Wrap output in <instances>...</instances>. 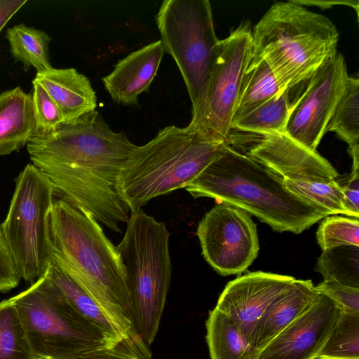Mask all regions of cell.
<instances>
[{"label":"cell","mask_w":359,"mask_h":359,"mask_svg":"<svg viewBox=\"0 0 359 359\" xmlns=\"http://www.w3.org/2000/svg\"><path fill=\"white\" fill-rule=\"evenodd\" d=\"M316 288L330 297L341 311L359 313V288L332 281H323Z\"/></svg>","instance_id":"4dcf8cb0"},{"label":"cell","mask_w":359,"mask_h":359,"mask_svg":"<svg viewBox=\"0 0 359 359\" xmlns=\"http://www.w3.org/2000/svg\"><path fill=\"white\" fill-rule=\"evenodd\" d=\"M20 280L0 224V292L15 288Z\"/></svg>","instance_id":"1f68e13d"},{"label":"cell","mask_w":359,"mask_h":359,"mask_svg":"<svg viewBox=\"0 0 359 359\" xmlns=\"http://www.w3.org/2000/svg\"><path fill=\"white\" fill-rule=\"evenodd\" d=\"M318 292L311 280L296 279L280 292L257 321L254 339L257 351L305 312Z\"/></svg>","instance_id":"e0dca14e"},{"label":"cell","mask_w":359,"mask_h":359,"mask_svg":"<svg viewBox=\"0 0 359 359\" xmlns=\"http://www.w3.org/2000/svg\"><path fill=\"white\" fill-rule=\"evenodd\" d=\"M285 90L265 61L249 63L241 82L232 124Z\"/></svg>","instance_id":"44dd1931"},{"label":"cell","mask_w":359,"mask_h":359,"mask_svg":"<svg viewBox=\"0 0 359 359\" xmlns=\"http://www.w3.org/2000/svg\"><path fill=\"white\" fill-rule=\"evenodd\" d=\"M292 102L285 90L235 121L232 130L255 134L285 133Z\"/></svg>","instance_id":"cb8c5ba5"},{"label":"cell","mask_w":359,"mask_h":359,"mask_svg":"<svg viewBox=\"0 0 359 359\" xmlns=\"http://www.w3.org/2000/svg\"><path fill=\"white\" fill-rule=\"evenodd\" d=\"M206 341L210 359H255L257 350L241 333L238 326L215 308L205 323Z\"/></svg>","instance_id":"ffe728a7"},{"label":"cell","mask_w":359,"mask_h":359,"mask_svg":"<svg viewBox=\"0 0 359 359\" xmlns=\"http://www.w3.org/2000/svg\"><path fill=\"white\" fill-rule=\"evenodd\" d=\"M15 181L1 226L20 278L32 285L44 276L50 263V216L55 192L48 177L32 163Z\"/></svg>","instance_id":"ba28073f"},{"label":"cell","mask_w":359,"mask_h":359,"mask_svg":"<svg viewBox=\"0 0 359 359\" xmlns=\"http://www.w3.org/2000/svg\"><path fill=\"white\" fill-rule=\"evenodd\" d=\"M46 273L68 302L99 327L115 347L120 348L121 338L118 331L88 294L52 260Z\"/></svg>","instance_id":"7402d4cb"},{"label":"cell","mask_w":359,"mask_h":359,"mask_svg":"<svg viewBox=\"0 0 359 359\" xmlns=\"http://www.w3.org/2000/svg\"><path fill=\"white\" fill-rule=\"evenodd\" d=\"M26 3L27 1L22 0H0V32Z\"/></svg>","instance_id":"e575fe53"},{"label":"cell","mask_w":359,"mask_h":359,"mask_svg":"<svg viewBox=\"0 0 359 359\" xmlns=\"http://www.w3.org/2000/svg\"><path fill=\"white\" fill-rule=\"evenodd\" d=\"M341 311L319 292L306 311L259 351L255 359H317Z\"/></svg>","instance_id":"5bb4252c"},{"label":"cell","mask_w":359,"mask_h":359,"mask_svg":"<svg viewBox=\"0 0 359 359\" xmlns=\"http://www.w3.org/2000/svg\"><path fill=\"white\" fill-rule=\"evenodd\" d=\"M32 84V98L36 122V135L50 133L63 123L61 112L40 83L33 80Z\"/></svg>","instance_id":"f546056e"},{"label":"cell","mask_w":359,"mask_h":359,"mask_svg":"<svg viewBox=\"0 0 359 359\" xmlns=\"http://www.w3.org/2000/svg\"><path fill=\"white\" fill-rule=\"evenodd\" d=\"M323 281L359 288V247L346 245L323 250L315 268Z\"/></svg>","instance_id":"484cf974"},{"label":"cell","mask_w":359,"mask_h":359,"mask_svg":"<svg viewBox=\"0 0 359 359\" xmlns=\"http://www.w3.org/2000/svg\"><path fill=\"white\" fill-rule=\"evenodd\" d=\"M294 279L263 271L247 273L227 283L215 308L236 323L254 347L257 321L272 301Z\"/></svg>","instance_id":"9a60e30c"},{"label":"cell","mask_w":359,"mask_h":359,"mask_svg":"<svg viewBox=\"0 0 359 359\" xmlns=\"http://www.w3.org/2000/svg\"><path fill=\"white\" fill-rule=\"evenodd\" d=\"M196 234L204 258L222 276L241 274L257 257L256 224L232 205L218 203L200 221Z\"/></svg>","instance_id":"7c38bea8"},{"label":"cell","mask_w":359,"mask_h":359,"mask_svg":"<svg viewBox=\"0 0 359 359\" xmlns=\"http://www.w3.org/2000/svg\"><path fill=\"white\" fill-rule=\"evenodd\" d=\"M51 260L96 303L121 338L120 348L140 359L151 353L134 323L126 276L115 246L98 222L62 198L50 216Z\"/></svg>","instance_id":"7a4b0ae2"},{"label":"cell","mask_w":359,"mask_h":359,"mask_svg":"<svg viewBox=\"0 0 359 359\" xmlns=\"http://www.w3.org/2000/svg\"><path fill=\"white\" fill-rule=\"evenodd\" d=\"M169 236L164 222L141 209L131 212L123 239L115 247L124 270L136 330L149 347L158 332L171 281Z\"/></svg>","instance_id":"8992f818"},{"label":"cell","mask_w":359,"mask_h":359,"mask_svg":"<svg viewBox=\"0 0 359 359\" xmlns=\"http://www.w3.org/2000/svg\"><path fill=\"white\" fill-rule=\"evenodd\" d=\"M294 1L298 4L302 6H316L320 7L322 8H331L332 6L337 4H343L345 6H351V8L355 10L356 13L358 15V7L359 2L358 1H300V0H294Z\"/></svg>","instance_id":"d590c367"},{"label":"cell","mask_w":359,"mask_h":359,"mask_svg":"<svg viewBox=\"0 0 359 359\" xmlns=\"http://www.w3.org/2000/svg\"><path fill=\"white\" fill-rule=\"evenodd\" d=\"M0 359H35L12 297L0 302Z\"/></svg>","instance_id":"83f0119b"},{"label":"cell","mask_w":359,"mask_h":359,"mask_svg":"<svg viewBox=\"0 0 359 359\" xmlns=\"http://www.w3.org/2000/svg\"><path fill=\"white\" fill-rule=\"evenodd\" d=\"M136 147L95 110L50 133L36 135L27 144L32 164L61 198L117 233L130 211L119 193L118 177Z\"/></svg>","instance_id":"6da1fadb"},{"label":"cell","mask_w":359,"mask_h":359,"mask_svg":"<svg viewBox=\"0 0 359 359\" xmlns=\"http://www.w3.org/2000/svg\"><path fill=\"white\" fill-rule=\"evenodd\" d=\"M12 299L35 359H79L115 347L68 302L46 273Z\"/></svg>","instance_id":"52a82bcc"},{"label":"cell","mask_w":359,"mask_h":359,"mask_svg":"<svg viewBox=\"0 0 359 359\" xmlns=\"http://www.w3.org/2000/svg\"><path fill=\"white\" fill-rule=\"evenodd\" d=\"M317 359H359V313L341 311Z\"/></svg>","instance_id":"4316f807"},{"label":"cell","mask_w":359,"mask_h":359,"mask_svg":"<svg viewBox=\"0 0 359 359\" xmlns=\"http://www.w3.org/2000/svg\"><path fill=\"white\" fill-rule=\"evenodd\" d=\"M339 37L327 16L294 1L276 2L252 32L249 63L265 61L280 85L292 90L336 55Z\"/></svg>","instance_id":"277c9868"},{"label":"cell","mask_w":359,"mask_h":359,"mask_svg":"<svg viewBox=\"0 0 359 359\" xmlns=\"http://www.w3.org/2000/svg\"><path fill=\"white\" fill-rule=\"evenodd\" d=\"M316 238L323 250L346 245L359 247L358 218L328 215L320 224Z\"/></svg>","instance_id":"f1b7e54d"},{"label":"cell","mask_w":359,"mask_h":359,"mask_svg":"<svg viewBox=\"0 0 359 359\" xmlns=\"http://www.w3.org/2000/svg\"><path fill=\"white\" fill-rule=\"evenodd\" d=\"M225 144L208 140L188 126L165 127L130 154L118 177L119 193L131 212L141 210L152 198L193 182Z\"/></svg>","instance_id":"5b68a950"},{"label":"cell","mask_w":359,"mask_h":359,"mask_svg":"<svg viewBox=\"0 0 359 359\" xmlns=\"http://www.w3.org/2000/svg\"><path fill=\"white\" fill-rule=\"evenodd\" d=\"M6 36L13 57L23 64L25 71L31 67H34L37 73L53 68L48 54L51 39L46 32L22 23L9 28Z\"/></svg>","instance_id":"603a6c76"},{"label":"cell","mask_w":359,"mask_h":359,"mask_svg":"<svg viewBox=\"0 0 359 359\" xmlns=\"http://www.w3.org/2000/svg\"><path fill=\"white\" fill-rule=\"evenodd\" d=\"M164 51L175 60L192 103V118L205 95L219 41L208 0H165L156 15Z\"/></svg>","instance_id":"9c48e42d"},{"label":"cell","mask_w":359,"mask_h":359,"mask_svg":"<svg viewBox=\"0 0 359 359\" xmlns=\"http://www.w3.org/2000/svg\"><path fill=\"white\" fill-rule=\"evenodd\" d=\"M348 77L340 53L321 65L292 102L285 134L307 149L316 151Z\"/></svg>","instance_id":"4fadbf2b"},{"label":"cell","mask_w":359,"mask_h":359,"mask_svg":"<svg viewBox=\"0 0 359 359\" xmlns=\"http://www.w3.org/2000/svg\"><path fill=\"white\" fill-rule=\"evenodd\" d=\"M40 83L57 105L63 123L74 121L95 110L97 98L89 79L74 68L36 73Z\"/></svg>","instance_id":"ac0fdd59"},{"label":"cell","mask_w":359,"mask_h":359,"mask_svg":"<svg viewBox=\"0 0 359 359\" xmlns=\"http://www.w3.org/2000/svg\"><path fill=\"white\" fill-rule=\"evenodd\" d=\"M252 29L242 22L218 41L201 107L189 127L215 142L227 143L241 82L252 54Z\"/></svg>","instance_id":"8fae6325"},{"label":"cell","mask_w":359,"mask_h":359,"mask_svg":"<svg viewBox=\"0 0 359 359\" xmlns=\"http://www.w3.org/2000/svg\"><path fill=\"white\" fill-rule=\"evenodd\" d=\"M79 359H140L118 347L104 348L88 353Z\"/></svg>","instance_id":"836d02e7"},{"label":"cell","mask_w":359,"mask_h":359,"mask_svg":"<svg viewBox=\"0 0 359 359\" xmlns=\"http://www.w3.org/2000/svg\"><path fill=\"white\" fill-rule=\"evenodd\" d=\"M36 133L31 94L16 87L0 94V156L27 145Z\"/></svg>","instance_id":"d6986e66"},{"label":"cell","mask_w":359,"mask_h":359,"mask_svg":"<svg viewBox=\"0 0 359 359\" xmlns=\"http://www.w3.org/2000/svg\"><path fill=\"white\" fill-rule=\"evenodd\" d=\"M164 53L160 39L119 60L114 69L102 78L112 100L123 105L137 104L139 95L149 88Z\"/></svg>","instance_id":"2e32d148"},{"label":"cell","mask_w":359,"mask_h":359,"mask_svg":"<svg viewBox=\"0 0 359 359\" xmlns=\"http://www.w3.org/2000/svg\"><path fill=\"white\" fill-rule=\"evenodd\" d=\"M348 145V153L359 150V79L349 76L326 128Z\"/></svg>","instance_id":"d4e9b609"},{"label":"cell","mask_w":359,"mask_h":359,"mask_svg":"<svg viewBox=\"0 0 359 359\" xmlns=\"http://www.w3.org/2000/svg\"><path fill=\"white\" fill-rule=\"evenodd\" d=\"M338 184L341 187L344 194V205L348 216L358 218L359 170H352V172L344 181L343 184Z\"/></svg>","instance_id":"d6a6232c"},{"label":"cell","mask_w":359,"mask_h":359,"mask_svg":"<svg viewBox=\"0 0 359 359\" xmlns=\"http://www.w3.org/2000/svg\"><path fill=\"white\" fill-rule=\"evenodd\" d=\"M231 133L227 144L279 173L292 192L327 212L339 207L342 192L335 180L339 174L327 160L285 133Z\"/></svg>","instance_id":"30bf717a"},{"label":"cell","mask_w":359,"mask_h":359,"mask_svg":"<svg viewBox=\"0 0 359 359\" xmlns=\"http://www.w3.org/2000/svg\"><path fill=\"white\" fill-rule=\"evenodd\" d=\"M184 189L194 198H212L243 210L278 232L299 234L330 215L287 189L279 173L227 143Z\"/></svg>","instance_id":"3957f363"}]
</instances>
